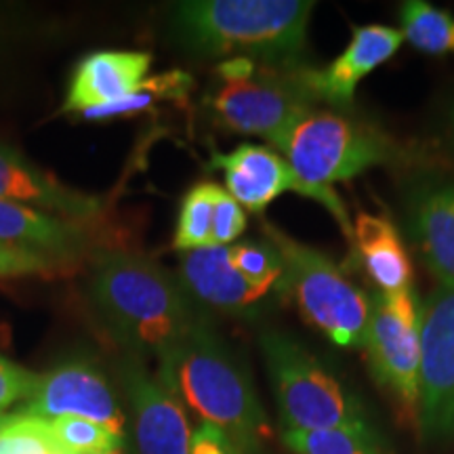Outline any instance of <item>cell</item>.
<instances>
[{
	"label": "cell",
	"instance_id": "d4e9b609",
	"mask_svg": "<svg viewBox=\"0 0 454 454\" xmlns=\"http://www.w3.org/2000/svg\"><path fill=\"white\" fill-rule=\"evenodd\" d=\"M282 442L293 454H385L381 440L351 431H282Z\"/></svg>",
	"mask_w": 454,
	"mask_h": 454
},
{
	"label": "cell",
	"instance_id": "8992f818",
	"mask_svg": "<svg viewBox=\"0 0 454 454\" xmlns=\"http://www.w3.org/2000/svg\"><path fill=\"white\" fill-rule=\"evenodd\" d=\"M219 84L208 95L215 121L240 135L274 141L320 104L309 84V67L268 64L248 57L223 59L215 70Z\"/></svg>",
	"mask_w": 454,
	"mask_h": 454
},
{
	"label": "cell",
	"instance_id": "d6a6232c",
	"mask_svg": "<svg viewBox=\"0 0 454 454\" xmlns=\"http://www.w3.org/2000/svg\"><path fill=\"white\" fill-rule=\"evenodd\" d=\"M118 454H124V452H118Z\"/></svg>",
	"mask_w": 454,
	"mask_h": 454
},
{
	"label": "cell",
	"instance_id": "6da1fadb",
	"mask_svg": "<svg viewBox=\"0 0 454 454\" xmlns=\"http://www.w3.org/2000/svg\"><path fill=\"white\" fill-rule=\"evenodd\" d=\"M158 374L181 404L223 429L244 454L270 446L271 427L251 374L207 320L158 357Z\"/></svg>",
	"mask_w": 454,
	"mask_h": 454
},
{
	"label": "cell",
	"instance_id": "52a82bcc",
	"mask_svg": "<svg viewBox=\"0 0 454 454\" xmlns=\"http://www.w3.org/2000/svg\"><path fill=\"white\" fill-rule=\"evenodd\" d=\"M265 234L284 257V294L293 297L305 322L337 348H364L372 297L362 291L328 254L265 225Z\"/></svg>",
	"mask_w": 454,
	"mask_h": 454
},
{
	"label": "cell",
	"instance_id": "4dcf8cb0",
	"mask_svg": "<svg viewBox=\"0 0 454 454\" xmlns=\"http://www.w3.org/2000/svg\"><path fill=\"white\" fill-rule=\"evenodd\" d=\"M448 135H450V141L454 144V101L450 106V112H448Z\"/></svg>",
	"mask_w": 454,
	"mask_h": 454
},
{
	"label": "cell",
	"instance_id": "3957f363",
	"mask_svg": "<svg viewBox=\"0 0 454 454\" xmlns=\"http://www.w3.org/2000/svg\"><path fill=\"white\" fill-rule=\"evenodd\" d=\"M271 145L291 167L299 196L322 204L349 240H354V223L333 185L397 158V145L381 129L339 110L305 114L284 129Z\"/></svg>",
	"mask_w": 454,
	"mask_h": 454
},
{
	"label": "cell",
	"instance_id": "ac0fdd59",
	"mask_svg": "<svg viewBox=\"0 0 454 454\" xmlns=\"http://www.w3.org/2000/svg\"><path fill=\"white\" fill-rule=\"evenodd\" d=\"M0 244L59 263L82 251L84 236L76 221L55 217L26 204L0 200Z\"/></svg>",
	"mask_w": 454,
	"mask_h": 454
},
{
	"label": "cell",
	"instance_id": "2e32d148",
	"mask_svg": "<svg viewBox=\"0 0 454 454\" xmlns=\"http://www.w3.org/2000/svg\"><path fill=\"white\" fill-rule=\"evenodd\" d=\"M152 55L141 51H101L78 64L64 104L66 112H87L114 104L147 81Z\"/></svg>",
	"mask_w": 454,
	"mask_h": 454
},
{
	"label": "cell",
	"instance_id": "5bb4252c",
	"mask_svg": "<svg viewBox=\"0 0 454 454\" xmlns=\"http://www.w3.org/2000/svg\"><path fill=\"white\" fill-rule=\"evenodd\" d=\"M0 200H9L59 215L67 221H90L99 217V198L82 194L59 184L53 175L44 173L13 147L0 141Z\"/></svg>",
	"mask_w": 454,
	"mask_h": 454
},
{
	"label": "cell",
	"instance_id": "7c38bea8",
	"mask_svg": "<svg viewBox=\"0 0 454 454\" xmlns=\"http://www.w3.org/2000/svg\"><path fill=\"white\" fill-rule=\"evenodd\" d=\"M181 284L196 301L227 316L253 320L270 308L276 293L253 286L240 276L230 247H208L181 253Z\"/></svg>",
	"mask_w": 454,
	"mask_h": 454
},
{
	"label": "cell",
	"instance_id": "277c9868",
	"mask_svg": "<svg viewBox=\"0 0 454 454\" xmlns=\"http://www.w3.org/2000/svg\"><path fill=\"white\" fill-rule=\"evenodd\" d=\"M314 7L311 0H190L177 4L175 30L202 55L299 64Z\"/></svg>",
	"mask_w": 454,
	"mask_h": 454
},
{
	"label": "cell",
	"instance_id": "ba28073f",
	"mask_svg": "<svg viewBox=\"0 0 454 454\" xmlns=\"http://www.w3.org/2000/svg\"><path fill=\"white\" fill-rule=\"evenodd\" d=\"M421 320L423 301L414 288L377 293L364 349L377 383L394 397L411 423L419 425L421 400Z\"/></svg>",
	"mask_w": 454,
	"mask_h": 454
},
{
	"label": "cell",
	"instance_id": "ffe728a7",
	"mask_svg": "<svg viewBox=\"0 0 454 454\" xmlns=\"http://www.w3.org/2000/svg\"><path fill=\"white\" fill-rule=\"evenodd\" d=\"M402 34L427 55L454 53V17L425 0H408L400 7Z\"/></svg>",
	"mask_w": 454,
	"mask_h": 454
},
{
	"label": "cell",
	"instance_id": "9c48e42d",
	"mask_svg": "<svg viewBox=\"0 0 454 454\" xmlns=\"http://www.w3.org/2000/svg\"><path fill=\"white\" fill-rule=\"evenodd\" d=\"M419 429L429 444L454 440V288L423 301Z\"/></svg>",
	"mask_w": 454,
	"mask_h": 454
},
{
	"label": "cell",
	"instance_id": "83f0119b",
	"mask_svg": "<svg viewBox=\"0 0 454 454\" xmlns=\"http://www.w3.org/2000/svg\"><path fill=\"white\" fill-rule=\"evenodd\" d=\"M38 377L41 374L0 356V412L15 406L17 402H26L36 389Z\"/></svg>",
	"mask_w": 454,
	"mask_h": 454
},
{
	"label": "cell",
	"instance_id": "9a60e30c",
	"mask_svg": "<svg viewBox=\"0 0 454 454\" xmlns=\"http://www.w3.org/2000/svg\"><path fill=\"white\" fill-rule=\"evenodd\" d=\"M213 167L223 170L227 194L251 213H261L284 192L299 194L288 162L268 145L242 144L230 154H215Z\"/></svg>",
	"mask_w": 454,
	"mask_h": 454
},
{
	"label": "cell",
	"instance_id": "f1b7e54d",
	"mask_svg": "<svg viewBox=\"0 0 454 454\" xmlns=\"http://www.w3.org/2000/svg\"><path fill=\"white\" fill-rule=\"evenodd\" d=\"M55 263H51L44 257H38V254L20 251V248L7 247V244H0V278L41 274V271H47Z\"/></svg>",
	"mask_w": 454,
	"mask_h": 454
},
{
	"label": "cell",
	"instance_id": "30bf717a",
	"mask_svg": "<svg viewBox=\"0 0 454 454\" xmlns=\"http://www.w3.org/2000/svg\"><path fill=\"white\" fill-rule=\"evenodd\" d=\"M17 414L41 417L47 421L59 417L89 419L106 425L118 435H124L127 427V414L106 372L82 357L61 362L49 372L41 374L36 389Z\"/></svg>",
	"mask_w": 454,
	"mask_h": 454
},
{
	"label": "cell",
	"instance_id": "4fadbf2b",
	"mask_svg": "<svg viewBox=\"0 0 454 454\" xmlns=\"http://www.w3.org/2000/svg\"><path fill=\"white\" fill-rule=\"evenodd\" d=\"M404 41V34L397 27L381 24L354 27L348 49L331 66L322 70L309 67V84L317 101L333 107H349L360 82L379 66L387 64Z\"/></svg>",
	"mask_w": 454,
	"mask_h": 454
},
{
	"label": "cell",
	"instance_id": "d6986e66",
	"mask_svg": "<svg viewBox=\"0 0 454 454\" xmlns=\"http://www.w3.org/2000/svg\"><path fill=\"white\" fill-rule=\"evenodd\" d=\"M354 247L379 293H400L412 286V261L400 231L383 215L360 213L354 223Z\"/></svg>",
	"mask_w": 454,
	"mask_h": 454
},
{
	"label": "cell",
	"instance_id": "1f68e13d",
	"mask_svg": "<svg viewBox=\"0 0 454 454\" xmlns=\"http://www.w3.org/2000/svg\"><path fill=\"white\" fill-rule=\"evenodd\" d=\"M11 417H13V414H7V412H0V435H3V431H4V427H7V425H9V421H11Z\"/></svg>",
	"mask_w": 454,
	"mask_h": 454
},
{
	"label": "cell",
	"instance_id": "484cf974",
	"mask_svg": "<svg viewBox=\"0 0 454 454\" xmlns=\"http://www.w3.org/2000/svg\"><path fill=\"white\" fill-rule=\"evenodd\" d=\"M0 454H66L57 444L47 419L13 414L3 435Z\"/></svg>",
	"mask_w": 454,
	"mask_h": 454
},
{
	"label": "cell",
	"instance_id": "cb8c5ba5",
	"mask_svg": "<svg viewBox=\"0 0 454 454\" xmlns=\"http://www.w3.org/2000/svg\"><path fill=\"white\" fill-rule=\"evenodd\" d=\"M57 444L66 454H118L124 452V435L89 419L59 417L49 421Z\"/></svg>",
	"mask_w": 454,
	"mask_h": 454
},
{
	"label": "cell",
	"instance_id": "4316f807",
	"mask_svg": "<svg viewBox=\"0 0 454 454\" xmlns=\"http://www.w3.org/2000/svg\"><path fill=\"white\" fill-rule=\"evenodd\" d=\"M247 230L244 208L221 187L213 213V247H230Z\"/></svg>",
	"mask_w": 454,
	"mask_h": 454
},
{
	"label": "cell",
	"instance_id": "7a4b0ae2",
	"mask_svg": "<svg viewBox=\"0 0 454 454\" xmlns=\"http://www.w3.org/2000/svg\"><path fill=\"white\" fill-rule=\"evenodd\" d=\"M90 299L133 354L156 360L204 320L181 280L154 259L133 253H107L95 261Z\"/></svg>",
	"mask_w": 454,
	"mask_h": 454
},
{
	"label": "cell",
	"instance_id": "44dd1931",
	"mask_svg": "<svg viewBox=\"0 0 454 454\" xmlns=\"http://www.w3.org/2000/svg\"><path fill=\"white\" fill-rule=\"evenodd\" d=\"M221 187L211 181L196 184L181 202L173 247L181 253L213 247V213Z\"/></svg>",
	"mask_w": 454,
	"mask_h": 454
},
{
	"label": "cell",
	"instance_id": "7402d4cb",
	"mask_svg": "<svg viewBox=\"0 0 454 454\" xmlns=\"http://www.w3.org/2000/svg\"><path fill=\"white\" fill-rule=\"evenodd\" d=\"M192 87L190 74L185 72H167L158 74V76L145 81L137 90L127 95L121 101L114 104L93 107V110L82 112L84 118L89 121H107V118H121V116H133V114L150 112L152 107L160 101H173V99H185L187 90Z\"/></svg>",
	"mask_w": 454,
	"mask_h": 454
},
{
	"label": "cell",
	"instance_id": "5b68a950",
	"mask_svg": "<svg viewBox=\"0 0 454 454\" xmlns=\"http://www.w3.org/2000/svg\"><path fill=\"white\" fill-rule=\"evenodd\" d=\"M282 431L340 429L381 440L364 404L326 362L291 334H261Z\"/></svg>",
	"mask_w": 454,
	"mask_h": 454
},
{
	"label": "cell",
	"instance_id": "f546056e",
	"mask_svg": "<svg viewBox=\"0 0 454 454\" xmlns=\"http://www.w3.org/2000/svg\"><path fill=\"white\" fill-rule=\"evenodd\" d=\"M190 454H244L223 429L211 423H200L192 431Z\"/></svg>",
	"mask_w": 454,
	"mask_h": 454
},
{
	"label": "cell",
	"instance_id": "603a6c76",
	"mask_svg": "<svg viewBox=\"0 0 454 454\" xmlns=\"http://www.w3.org/2000/svg\"><path fill=\"white\" fill-rule=\"evenodd\" d=\"M230 257L240 276L253 286L284 294V257L274 242H240L230 247Z\"/></svg>",
	"mask_w": 454,
	"mask_h": 454
},
{
	"label": "cell",
	"instance_id": "8fae6325",
	"mask_svg": "<svg viewBox=\"0 0 454 454\" xmlns=\"http://www.w3.org/2000/svg\"><path fill=\"white\" fill-rule=\"evenodd\" d=\"M122 385L133 412L137 454H190L192 429L185 408L160 374L135 354L122 364Z\"/></svg>",
	"mask_w": 454,
	"mask_h": 454
},
{
	"label": "cell",
	"instance_id": "e0dca14e",
	"mask_svg": "<svg viewBox=\"0 0 454 454\" xmlns=\"http://www.w3.org/2000/svg\"><path fill=\"white\" fill-rule=\"evenodd\" d=\"M408 231L440 286L454 288V179L425 185L412 196Z\"/></svg>",
	"mask_w": 454,
	"mask_h": 454
}]
</instances>
